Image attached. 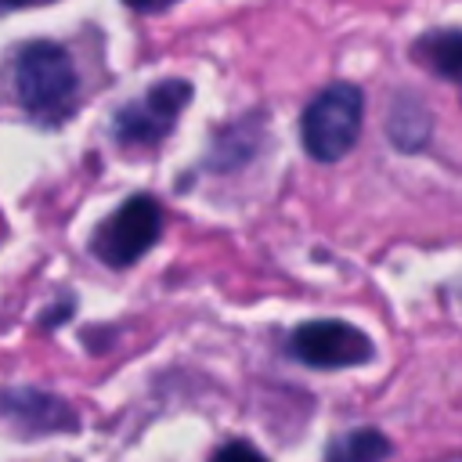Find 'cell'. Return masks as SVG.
I'll list each match as a JSON object with an SVG mask.
<instances>
[{"mask_svg":"<svg viewBox=\"0 0 462 462\" xmlns=\"http://www.w3.org/2000/svg\"><path fill=\"white\" fill-rule=\"evenodd\" d=\"M18 101L40 116V119H61L69 116L76 101V65L65 47L58 43H29L14 69Z\"/></svg>","mask_w":462,"mask_h":462,"instance_id":"6da1fadb","label":"cell"},{"mask_svg":"<svg viewBox=\"0 0 462 462\" xmlns=\"http://www.w3.org/2000/svg\"><path fill=\"white\" fill-rule=\"evenodd\" d=\"M365 97L354 83H332L325 87L303 112V144L318 162L343 159L361 134Z\"/></svg>","mask_w":462,"mask_h":462,"instance_id":"7a4b0ae2","label":"cell"},{"mask_svg":"<svg viewBox=\"0 0 462 462\" xmlns=\"http://www.w3.org/2000/svg\"><path fill=\"white\" fill-rule=\"evenodd\" d=\"M162 231V209L152 195L126 199L94 235V253L108 267H130L141 260Z\"/></svg>","mask_w":462,"mask_h":462,"instance_id":"3957f363","label":"cell"},{"mask_svg":"<svg viewBox=\"0 0 462 462\" xmlns=\"http://www.w3.org/2000/svg\"><path fill=\"white\" fill-rule=\"evenodd\" d=\"M188 97H191V87L184 79L155 83L144 97H137V101H130L116 112V119H112L116 141H123V144H159L173 130Z\"/></svg>","mask_w":462,"mask_h":462,"instance_id":"277c9868","label":"cell"},{"mask_svg":"<svg viewBox=\"0 0 462 462\" xmlns=\"http://www.w3.org/2000/svg\"><path fill=\"white\" fill-rule=\"evenodd\" d=\"M292 354L310 368H354L372 357V339L346 321H307L292 332Z\"/></svg>","mask_w":462,"mask_h":462,"instance_id":"5b68a950","label":"cell"},{"mask_svg":"<svg viewBox=\"0 0 462 462\" xmlns=\"http://www.w3.org/2000/svg\"><path fill=\"white\" fill-rule=\"evenodd\" d=\"M0 411L7 419H14L18 430H29V433H51V430H72L76 426V415L69 411L65 401L36 393V390L0 393Z\"/></svg>","mask_w":462,"mask_h":462,"instance_id":"8992f818","label":"cell"},{"mask_svg":"<svg viewBox=\"0 0 462 462\" xmlns=\"http://www.w3.org/2000/svg\"><path fill=\"white\" fill-rule=\"evenodd\" d=\"M390 455V440L379 433V430H350V433H339L332 444H328V455L325 462H383Z\"/></svg>","mask_w":462,"mask_h":462,"instance_id":"52a82bcc","label":"cell"},{"mask_svg":"<svg viewBox=\"0 0 462 462\" xmlns=\"http://www.w3.org/2000/svg\"><path fill=\"white\" fill-rule=\"evenodd\" d=\"M430 126H433V123H430V112L419 105V97H401V101L393 105L390 137H393L397 148H408V152L422 148L426 137H430Z\"/></svg>","mask_w":462,"mask_h":462,"instance_id":"ba28073f","label":"cell"},{"mask_svg":"<svg viewBox=\"0 0 462 462\" xmlns=\"http://www.w3.org/2000/svg\"><path fill=\"white\" fill-rule=\"evenodd\" d=\"M419 58H426L433 65V72H440L444 79H455L458 76V32L444 29V32L422 36L419 40Z\"/></svg>","mask_w":462,"mask_h":462,"instance_id":"9c48e42d","label":"cell"},{"mask_svg":"<svg viewBox=\"0 0 462 462\" xmlns=\"http://www.w3.org/2000/svg\"><path fill=\"white\" fill-rule=\"evenodd\" d=\"M213 462H267L253 444H245V440H231V444H224L217 455H213Z\"/></svg>","mask_w":462,"mask_h":462,"instance_id":"30bf717a","label":"cell"},{"mask_svg":"<svg viewBox=\"0 0 462 462\" xmlns=\"http://www.w3.org/2000/svg\"><path fill=\"white\" fill-rule=\"evenodd\" d=\"M123 4H130V7H152V4H159V0H123Z\"/></svg>","mask_w":462,"mask_h":462,"instance_id":"8fae6325","label":"cell"},{"mask_svg":"<svg viewBox=\"0 0 462 462\" xmlns=\"http://www.w3.org/2000/svg\"><path fill=\"white\" fill-rule=\"evenodd\" d=\"M25 0H0V11H7V7H22Z\"/></svg>","mask_w":462,"mask_h":462,"instance_id":"7c38bea8","label":"cell"}]
</instances>
